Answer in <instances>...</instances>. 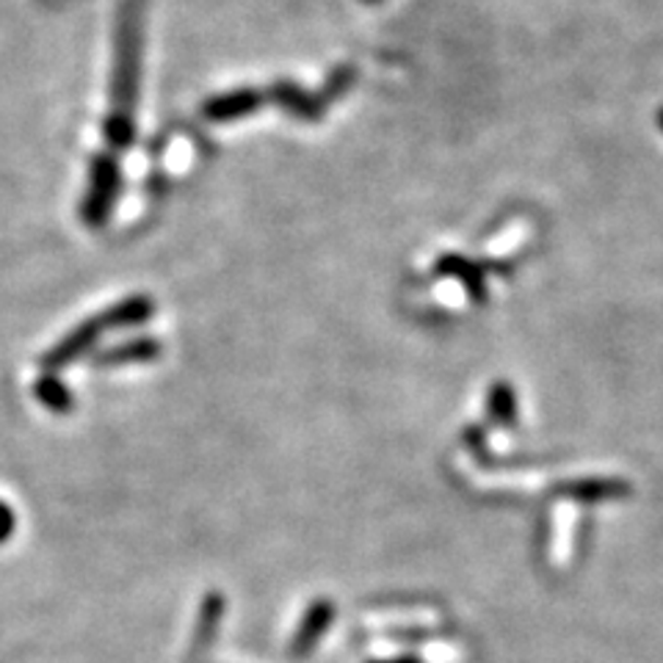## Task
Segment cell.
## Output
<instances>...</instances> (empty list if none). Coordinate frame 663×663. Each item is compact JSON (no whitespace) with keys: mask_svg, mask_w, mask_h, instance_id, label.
<instances>
[{"mask_svg":"<svg viewBox=\"0 0 663 663\" xmlns=\"http://www.w3.org/2000/svg\"><path fill=\"white\" fill-rule=\"evenodd\" d=\"M138 77H142V0H122L117 25V59H113L111 113L106 119V138L122 149L136 136Z\"/></svg>","mask_w":663,"mask_h":663,"instance_id":"cell-1","label":"cell"},{"mask_svg":"<svg viewBox=\"0 0 663 663\" xmlns=\"http://www.w3.org/2000/svg\"><path fill=\"white\" fill-rule=\"evenodd\" d=\"M119 185H122V174H119V164L113 155L100 153L92 160V178L86 200H83L81 216L89 227H103L111 216L113 205H117Z\"/></svg>","mask_w":663,"mask_h":663,"instance_id":"cell-2","label":"cell"},{"mask_svg":"<svg viewBox=\"0 0 663 663\" xmlns=\"http://www.w3.org/2000/svg\"><path fill=\"white\" fill-rule=\"evenodd\" d=\"M274 103H277L282 111H288L290 117L304 119V122H318L326 111V100L321 95H310V92L299 89L297 83L279 81L274 83L272 92H268Z\"/></svg>","mask_w":663,"mask_h":663,"instance_id":"cell-3","label":"cell"},{"mask_svg":"<svg viewBox=\"0 0 663 663\" xmlns=\"http://www.w3.org/2000/svg\"><path fill=\"white\" fill-rule=\"evenodd\" d=\"M263 100H266V97L257 89H236L227 92V95L210 97V100L202 106V113H205L207 119H214V122H232V119L252 117V113L263 106Z\"/></svg>","mask_w":663,"mask_h":663,"instance_id":"cell-4","label":"cell"},{"mask_svg":"<svg viewBox=\"0 0 663 663\" xmlns=\"http://www.w3.org/2000/svg\"><path fill=\"white\" fill-rule=\"evenodd\" d=\"M100 332H103V321H86V324L77 326L75 332H70V335H67V338L61 340L48 357H45V362H48L50 367L67 365V362H72L75 357H81L83 351L89 349V346L100 338Z\"/></svg>","mask_w":663,"mask_h":663,"instance_id":"cell-5","label":"cell"},{"mask_svg":"<svg viewBox=\"0 0 663 663\" xmlns=\"http://www.w3.org/2000/svg\"><path fill=\"white\" fill-rule=\"evenodd\" d=\"M437 272L448 274V277L462 279L465 288H468V293L475 299V302H481V299L486 297L484 274H481V268L475 266V263L465 261V257H459V255H448L437 263Z\"/></svg>","mask_w":663,"mask_h":663,"instance_id":"cell-6","label":"cell"},{"mask_svg":"<svg viewBox=\"0 0 663 663\" xmlns=\"http://www.w3.org/2000/svg\"><path fill=\"white\" fill-rule=\"evenodd\" d=\"M153 315V302L147 297H131L113 304L106 315H103V326H136Z\"/></svg>","mask_w":663,"mask_h":663,"instance_id":"cell-7","label":"cell"},{"mask_svg":"<svg viewBox=\"0 0 663 663\" xmlns=\"http://www.w3.org/2000/svg\"><path fill=\"white\" fill-rule=\"evenodd\" d=\"M158 351H160V346L155 343V340L142 338V340H133V343L117 346V349L108 351V354H103L97 362H111V365H122V362H147V360H155Z\"/></svg>","mask_w":663,"mask_h":663,"instance_id":"cell-8","label":"cell"},{"mask_svg":"<svg viewBox=\"0 0 663 663\" xmlns=\"http://www.w3.org/2000/svg\"><path fill=\"white\" fill-rule=\"evenodd\" d=\"M39 396H41V401L50 403V407H56V409L70 407V393H67L64 387H61L56 379H45V382H41V385H39Z\"/></svg>","mask_w":663,"mask_h":663,"instance_id":"cell-9","label":"cell"},{"mask_svg":"<svg viewBox=\"0 0 663 663\" xmlns=\"http://www.w3.org/2000/svg\"><path fill=\"white\" fill-rule=\"evenodd\" d=\"M351 77H354V70H351V67H340V70L329 77L326 92L321 97H324V100H335V97H340L343 95V89H349Z\"/></svg>","mask_w":663,"mask_h":663,"instance_id":"cell-10","label":"cell"},{"mask_svg":"<svg viewBox=\"0 0 663 663\" xmlns=\"http://www.w3.org/2000/svg\"><path fill=\"white\" fill-rule=\"evenodd\" d=\"M12 528H14V515H12V509H9L7 504H0V542H3V539H9V533H12Z\"/></svg>","mask_w":663,"mask_h":663,"instance_id":"cell-11","label":"cell"},{"mask_svg":"<svg viewBox=\"0 0 663 663\" xmlns=\"http://www.w3.org/2000/svg\"><path fill=\"white\" fill-rule=\"evenodd\" d=\"M658 128H661V131H663V108H661V111H658Z\"/></svg>","mask_w":663,"mask_h":663,"instance_id":"cell-12","label":"cell"},{"mask_svg":"<svg viewBox=\"0 0 663 663\" xmlns=\"http://www.w3.org/2000/svg\"><path fill=\"white\" fill-rule=\"evenodd\" d=\"M365 3H379V0H365Z\"/></svg>","mask_w":663,"mask_h":663,"instance_id":"cell-13","label":"cell"}]
</instances>
